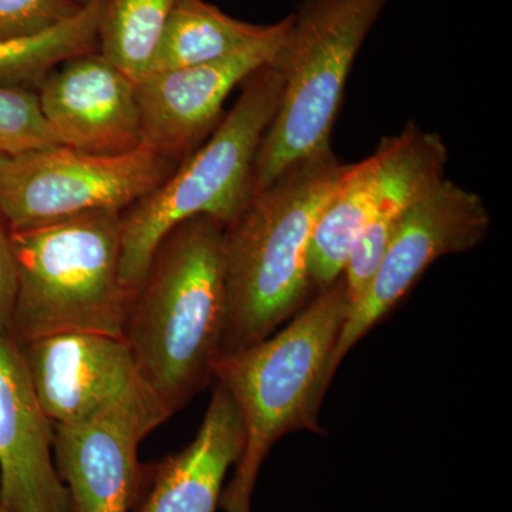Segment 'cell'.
I'll return each instance as SVG.
<instances>
[{
	"instance_id": "6da1fadb",
	"label": "cell",
	"mask_w": 512,
	"mask_h": 512,
	"mask_svg": "<svg viewBox=\"0 0 512 512\" xmlns=\"http://www.w3.org/2000/svg\"><path fill=\"white\" fill-rule=\"evenodd\" d=\"M225 225L194 217L171 229L128 299L123 340L168 417L212 382L227 328Z\"/></svg>"
},
{
	"instance_id": "7a4b0ae2",
	"label": "cell",
	"mask_w": 512,
	"mask_h": 512,
	"mask_svg": "<svg viewBox=\"0 0 512 512\" xmlns=\"http://www.w3.org/2000/svg\"><path fill=\"white\" fill-rule=\"evenodd\" d=\"M350 309L342 275L281 332L218 357L212 382L229 394L244 429V448L222 491L221 510L251 512L259 471L276 441L299 430L323 434L319 410Z\"/></svg>"
},
{
	"instance_id": "3957f363",
	"label": "cell",
	"mask_w": 512,
	"mask_h": 512,
	"mask_svg": "<svg viewBox=\"0 0 512 512\" xmlns=\"http://www.w3.org/2000/svg\"><path fill=\"white\" fill-rule=\"evenodd\" d=\"M349 167L332 148L306 158L252 194L225 228L228 313L221 355L261 342L301 312L313 291V231Z\"/></svg>"
},
{
	"instance_id": "277c9868",
	"label": "cell",
	"mask_w": 512,
	"mask_h": 512,
	"mask_svg": "<svg viewBox=\"0 0 512 512\" xmlns=\"http://www.w3.org/2000/svg\"><path fill=\"white\" fill-rule=\"evenodd\" d=\"M284 84L278 59L252 74L207 141L160 187L123 211L121 279L130 295L171 229L194 217L214 218L228 227L244 210L252 197L256 153L278 111Z\"/></svg>"
},
{
	"instance_id": "5b68a950",
	"label": "cell",
	"mask_w": 512,
	"mask_h": 512,
	"mask_svg": "<svg viewBox=\"0 0 512 512\" xmlns=\"http://www.w3.org/2000/svg\"><path fill=\"white\" fill-rule=\"evenodd\" d=\"M121 214L12 232L18 292L10 336L19 346L70 332L123 339L130 293L121 279Z\"/></svg>"
},
{
	"instance_id": "8992f818",
	"label": "cell",
	"mask_w": 512,
	"mask_h": 512,
	"mask_svg": "<svg viewBox=\"0 0 512 512\" xmlns=\"http://www.w3.org/2000/svg\"><path fill=\"white\" fill-rule=\"evenodd\" d=\"M389 2L305 0L292 13L276 57L284 70V92L256 153L252 194L292 165L329 150L350 70Z\"/></svg>"
},
{
	"instance_id": "52a82bcc",
	"label": "cell",
	"mask_w": 512,
	"mask_h": 512,
	"mask_svg": "<svg viewBox=\"0 0 512 512\" xmlns=\"http://www.w3.org/2000/svg\"><path fill=\"white\" fill-rule=\"evenodd\" d=\"M177 164L140 146L97 156L53 146L0 160V215L25 231L99 211H126L170 177Z\"/></svg>"
},
{
	"instance_id": "ba28073f",
	"label": "cell",
	"mask_w": 512,
	"mask_h": 512,
	"mask_svg": "<svg viewBox=\"0 0 512 512\" xmlns=\"http://www.w3.org/2000/svg\"><path fill=\"white\" fill-rule=\"evenodd\" d=\"M490 228L483 198L447 178L414 202L394 229L365 293L350 309L333 353V376L350 350L399 305L434 262L473 251Z\"/></svg>"
},
{
	"instance_id": "9c48e42d",
	"label": "cell",
	"mask_w": 512,
	"mask_h": 512,
	"mask_svg": "<svg viewBox=\"0 0 512 512\" xmlns=\"http://www.w3.org/2000/svg\"><path fill=\"white\" fill-rule=\"evenodd\" d=\"M20 349L37 399L55 426H83L131 406L164 412L121 338L60 333Z\"/></svg>"
},
{
	"instance_id": "30bf717a",
	"label": "cell",
	"mask_w": 512,
	"mask_h": 512,
	"mask_svg": "<svg viewBox=\"0 0 512 512\" xmlns=\"http://www.w3.org/2000/svg\"><path fill=\"white\" fill-rule=\"evenodd\" d=\"M291 23L292 15L279 20L264 37L235 55L140 80L143 144L177 165L187 160L220 124L232 90L274 62Z\"/></svg>"
},
{
	"instance_id": "8fae6325",
	"label": "cell",
	"mask_w": 512,
	"mask_h": 512,
	"mask_svg": "<svg viewBox=\"0 0 512 512\" xmlns=\"http://www.w3.org/2000/svg\"><path fill=\"white\" fill-rule=\"evenodd\" d=\"M165 420L158 407L131 406L83 426L53 424V456L70 512L134 510L148 471L138 446Z\"/></svg>"
},
{
	"instance_id": "7c38bea8",
	"label": "cell",
	"mask_w": 512,
	"mask_h": 512,
	"mask_svg": "<svg viewBox=\"0 0 512 512\" xmlns=\"http://www.w3.org/2000/svg\"><path fill=\"white\" fill-rule=\"evenodd\" d=\"M36 93L62 146L97 156L143 146L137 83L99 52L60 64Z\"/></svg>"
},
{
	"instance_id": "4fadbf2b",
	"label": "cell",
	"mask_w": 512,
	"mask_h": 512,
	"mask_svg": "<svg viewBox=\"0 0 512 512\" xmlns=\"http://www.w3.org/2000/svg\"><path fill=\"white\" fill-rule=\"evenodd\" d=\"M53 443L22 349L0 333V511L70 512Z\"/></svg>"
},
{
	"instance_id": "5bb4252c",
	"label": "cell",
	"mask_w": 512,
	"mask_h": 512,
	"mask_svg": "<svg viewBox=\"0 0 512 512\" xmlns=\"http://www.w3.org/2000/svg\"><path fill=\"white\" fill-rule=\"evenodd\" d=\"M376 150L382 158L379 190L343 271L352 306L369 286L404 214L446 178V143L440 134L421 130L416 124H407L396 136L384 137Z\"/></svg>"
},
{
	"instance_id": "9a60e30c",
	"label": "cell",
	"mask_w": 512,
	"mask_h": 512,
	"mask_svg": "<svg viewBox=\"0 0 512 512\" xmlns=\"http://www.w3.org/2000/svg\"><path fill=\"white\" fill-rule=\"evenodd\" d=\"M244 448L237 406L215 384L194 440L148 470L150 487L134 512H218L228 471Z\"/></svg>"
},
{
	"instance_id": "2e32d148",
	"label": "cell",
	"mask_w": 512,
	"mask_h": 512,
	"mask_svg": "<svg viewBox=\"0 0 512 512\" xmlns=\"http://www.w3.org/2000/svg\"><path fill=\"white\" fill-rule=\"evenodd\" d=\"M382 175L379 151L350 164L313 231L308 266L312 288L322 291L345 271L350 252L375 204Z\"/></svg>"
},
{
	"instance_id": "e0dca14e",
	"label": "cell",
	"mask_w": 512,
	"mask_h": 512,
	"mask_svg": "<svg viewBox=\"0 0 512 512\" xmlns=\"http://www.w3.org/2000/svg\"><path fill=\"white\" fill-rule=\"evenodd\" d=\"M271 26L231 18L205 0H178L147 76L235 55L264 37Z\"/></svg>"
},
{
	"instance_id": "ac0fdd59",
	"label": "cell",
	"mask_w": 512,
	"mask_h": 512,
	"mask_svg": "<svg viewBox=\"0 0 512 512\" xmlns=\"http://www.w3.org/2000/svg\"><path fill=\"white\" fill-rule=\"evenodd\" d=\"M106 0H89L69 22L25 39L0 42V86L39 89L60 64L99 52V28Z\"/></svg>"
},
{
	"instance_id": "d6986e66",
	"label": "cell",
	"mask_w": 512,
	"mask_h": 512,
	"mask_svg": "<svg viewBox=\"0 0 512 512\" xmlns=\"http://www.w3.org/2000/svg\"><path fill=\"white\" fill-rule=\"evenodd\" d=\"M178 0H106L99 53L138 83L147 76Z\"/></svg>"
},
{
	"instance_id": "ffe728a7",
	"label": "cell",
	"mask_w": 512,
	"mask_h": 512,
	"mask_svg": "<svg viewBox=\"0 0 512 512\" xmlns=\"http://www.w3.org/2000/svg\"><path fill=\"white\" fill-rule=\"evenodd\" d=\"M59 144L43 116L36 92L26 87L0 86V156L18 157Z\"/></svg>"
},
{
	"instance_id": "44dd1931",
	"label": "cell",
	"mask_w": 512,
	"mask_h": 512,
	"mask_svg": "<svg viewBox=\"0 0 512 512\" xmlns=\"http://www.w3.org/2000/svg\"><path fill=\"white\" fill-rule=\"evenodd\" d=\"M77 0H0V42L42 35L73 19Z\"/></svg>"
},
{
	"instance_id": "7402d4cb",
	"label": "cell",
	"mask_w": 512,
	"mask_h": 512,
	"mask_svg": "<svg viewBox=\"0 0 512 512\" xmlns=\"http://www.w3.org/2000/svg\"><path fill=\"white\" fill-rule=\"evenodd\" d=\"M18 292V269L13 251L12 231L0 215V333L10 335Z\"/></svg>"
},
{
	"instance_id": "603a6c76",
	"label": "cell",
	"mask_w": 512,
	"mask_h": 512,
	"mask_svg": "<svg viewBox=\"0 0 512 512\" xmlns=\"http://www.w3.org/2000/svg\"><path fill=\"white\" fill-rule=\"evenodd\" d=\"M77 2H79L80 5H84V3L89 2V0H77Z\"/></svg>"
},
{
	"instance_id": "cb8c5ba5",
	"label": "cell",
	"mask_w": 512,
	"mask_h": 512,
	"mask_svg": "<svg viewBox=\"0 0 512 512\" xmlns=\"http://www.w3.org/2000/svg\"><path fill=\"white\" fill-rule=\"evenodd\" d=\"M2 158H5V157H3V156H0V160H2Z\"/></svg>"
},
{
	"instance_id": "d4e9b609",
	"label": "cell",
	"mask_w": 512,
	"mask_h": 512,
	"mask_svg": "<svg viewBox=\"0 0 512 512\" xmlns=\"http://www.w3.org/2000/svg\"><path fill=\"white\" fill-rule=\"evenodd\" d=\"M0 512H3V511H0Z\"/></svg>"
}]
</instances>
